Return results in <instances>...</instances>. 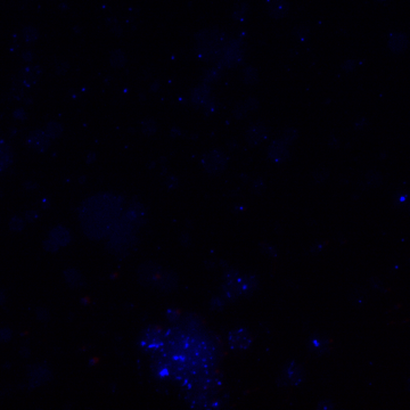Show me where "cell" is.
Wrapping results in <instances>:
<instances>
[{
	"mask_svg": "<svg viewBox=\"0 0 410 410\" xmlns=\"http://www.w3.org/2000/svg\"><path fill=\"white\" fill-rule=\"evenodd\" d=\"M376 1H378V2H384V1H386V0H376Z\"/></svg>",
	"mask_w": 410,
	"mask_h": 410,
	"instance_id": "obj_44",
	"label": "cell"
},
{
	"mask_svg": "<svg viewBox=\"0 0 410 410\" xmlns=\"http://www.w3.org/2000/svg\"><path fill=\"white\" fill-rule=\"evenodd\" d=\"M328 348H329V342L321 336L316 337V339H312L309 342L310 351L317 353V355H322V353L327 352Z\"/></svg>",
	"mask_w": 410,
	"mask_h": 410,
	"instance_id": "obj_20",
	"label": "cell"
},
{
	"mask_svg": "<svg viewBox=\"0 0 410 410\" xmlns=\"http://www.w3.org/2000/svg\"><path fill=\"white\" fill-rule=\"evenodd\" d=\"M382 182H383V177L381 173L377 172V171H369V172H367L363 176L361 184L363 187H366V188H375V187H378Z\"/></svg>",
	"mask_w": 410,
	"mask_h": 410,
	"instance_id": "obj_18",
	"label": "cell"
},
{
	"mask_svg": "<svg viewBox=\"0 0 410 410\" xmlns=\"http://www.w3.org/2000/svg\"><path fill=\"white\" fill-rule=\"evenodd\" d=\"M317 408L322 409V410H330V409L335 408V405H334L330 400H328V399H325V400L319 402Z\"/></svg>",
	"mask_w": 410,
	"mask_h": 410,
	"instance_id": "obj_33",
	"label": "cell"
},
{
	"mask_svg": "<svg viewBox=\"0 0 410 410\" xmlns=\"http://www.w3.org/2000/svg\"><path fill=\"white\" fill-rule=\"evenodd\" d=\"M267 127L262 122H256L251 125L246 132V140L251 146H257L267 139Z\"/></svg>",
	"mask_w": 410,
	"mask_h": 410,
	"instance_id": "obj_10",
	"label": "cell"
},
{
	"mask_svg": "<svg viewBox=\"0 0 410 410\" xmlns=\"http://www.w3.org/2000/svg\"><path fill=\"white\" fill-rule=\"evenodd\" d=\"M177 282H178V278H177L176 273L162 270L161 275L158 276V278L155 284H156L162 291H172L173 288L177 286Z\"/></svg>",
	"mask_w": 410,
	"mask_h": 410,
	"instance_id": "obj_14",
	"label": "cell"
},
{
	"mask_svg": "<svg viewBox=\"0 0 410 410\" xmlns=\"http://www.w3.org/2000/svg\"><path fill=\"white\" fill-rule=\"evenodd\" d=\"M259 248H260L261 252L263 253L264 256H267L269 257H276L277 256V249L273 245L269 244L268 242L260 243Z\"/></svg>",
	"mask_w": 410,
	"mask_h": 410,
	"instance_id": "obj_26",
	"label": "cell"
},
{
	"mask_svg": "<svg viewBox=\"0 0 410 410\" xmlns=\"http://www.w3.org/2000/svg\"><path fill=\"white\" fill-rule=\"evenodd\" d=\"M48 312L45 309H38V318L41 319V320H47L48 319Z\"/></svg>",
	"mask_w": 410,
	"mask_h": 410,
	"instance_id": "obj_40",
	"label": "cell"
},
{
	"mask_svg": "<svg viewBox=\"0 0 410 410\" xmlns=\"http://www.w3.org/2000/svg\"><path fill=\"white\" fill-rule=\"evenodd\" d=\"M321 251V244H319V243H316V244H313L311 246V252L312 253H318Z\"/></svg>",
	"mask_w": 410,
	"mask_h": 410,
	"instance_id": "obj_41",
	"label": "cell"
},
{
	"mask_svg": "<svg viewBox=\"0 0 410 410\" xmlns=\"http://www.w3.org/2000/svg\"><path fill=\"white\" fill-rule=\"evenodd\" d=\"M203 166L208 173L216 174L220 173L226 168L227 157L226 155L219 151H212L203 157Z\"/></svg>",
	"mask_w": 410,
	"mask_h": 410,
	"instance_id": "obj_5",
	"label": "cell"
},
{
	"mask_svg": "<svg viewBox=\"0 0 410 410\" xmlns=\"http://www.w3.org/2000/svg\"><path fill=\"white\" fill-rule=\"evenodd\" d=\"M265 191V184L262 179H256L252 185V192L256 195H260Z\"/></svg>",
	"mask_w": 410,
	"mask_h": 410,
	"instance_id": "obj_30",
	"label": "cell"
},
{
	"mask_svg": "<svg viewBox=\"0 0 410 410\" xmlns=\"http://www.w3.org/2000/svg\"><path fill=\"white\" fill-rule=\"evenodd\" d=\"M241 276L237 277V278H230L226 279V283L223 284V294H225L227 300H230V301H234L239 296L243 295V290L241 285Z\"/></svg>",
	"mask_w": 410,
	"mask_h": 410,
	"instance_id": "obj_13",
	"label": "cell"
},
{
	"mask_svg": "<svg viewBox=\"0 0 410 410\" xmlns=\"http://www.w3.org/2000/svg\"><path fill=\"white\" fill-rule=\"evenodd\" d=\"M243 79H244V82L246 85H256V83L259 81V73H257V70L253 66H248L244 70V73H243Z\"/></svg>",
	"mask_w": 410,
	"mask_h": 410,
	"instance_id": "obj_22",
	"label": "cell"
},
{
	"mask_svg": "<svg viewBox=\"0 0 410 410\" xmlns=\"http://www.w3.org/2000/svg\"><path fill=\"white\" fill-rule=\"evenodd\" d=\"M11 161H13V154L9 146L0 140V171L8 168Z\"/></svg>",
	"mask_w": 410,
	"mask_h": 410,
	"instance_id": "obj_19",
	"label": "cell"
},
{
	"mask_svg": "<svg viewBox=\"0 0 410 410\" xmlns=\"http://www.w3.org/2000/svg\"><path fill=\"white\" fill-rule=\"evenodd\" d=\"M409 46V39L405 33L402 32H394L389 37L387 40V47L392 52L396 54H400L404 52Z\"/></svg>",
	"mask_w": 410,
	"mask_h": 410,
	"instance_id": "obj_12",
	"label": "cell"
},
{
	"mask_svg": "<svg viewBox=\"0 0 410 410\" xmlns=\"http://www.w3.org/2000/svg\"><path fill=\"white\" fill-rule=\"evenodd\" d=\"M23 221L21 219H18V218H15L13 221L10 222V228L13 230H21V229H23Z\"/></svg>",
	"mask_w": 410,
	"mask_h": 410,
	"instance_id": "obj_38",
	"label": "cell"
},
{
	"mask_svg": "<svg viewBox=\"0 0 410 410\" xmlns=\"http://www.w3.org/2000/svg\"><path fill=\"white\" fill-rule=\"evenodd\" d=\"M227 38L220 29H207L196 36V49L204 60H214L222 56Z\"/></svg>",
	"mask_w": 410,
	"mask_h": 410,
	"instance_id": "obj_2",
	"label": "cell"
},
{
	"mask_svg": "<svg viewBox=\"0 0 410 410\" xmlns=\"http://www.w3.org/2000/svg\"><path fill=\"white\" fill-rule=\"evenodd\" d=\"M228 343L233 350H246L252 344V335L246 328L234 329L228 334Z\"/></svg>",
	"mask_w": 410,
	"mask_h": 410,
	"instance_id": "obj_4",
	"label": "cell"
},
{
	"mask_svg": "<svg viewBox=\"0 0 410 410\" xmlns=\"http://www.w3.org/2000/svg\"><path fill=\"white\" fill-rule=\"evenodd\" d=\"M223 307H225V301H223L222 298H213L211 300V309H213L215 311H220L223 309Z\"/></svg>",
	"mask_w": 410,
	"mask_h": 410,
	"instance_id": "obj_31",
	"label": "cell"
},
{
	"mask_svg": "<svg viewBox=\"0 0 410 410\" xmlns=\"http://www.w3.org/2000/svg\"><path fill=\"white\" fill-rule=\"evenodd\" d=\"M370 284H371V286H373V288H375V290H379V291H384V286H383V284L379 282V280L377 279V278H371L370 279Z\"/></svg>",
	"mask_w": 410,
	"mask_h": 410,
	"instance_id": "obj_39",
	"label": "cell"
},
{
	"mask_svg": "<svg viewBox=\"0 0 410 410\" xmlns=\"http://www.w3.org/2000/svg\"><path fill=\"white\" fill-rule=\"evenodd\" d=\"M250 109L246 105V102H239L236 105V107L234 109V115L237 117V119H244V117L248 115Z\"/></svg>",
	"mask_w": 410,
	"mask_h": 410,
	"instance_id": "obj_28",
	"label": "cell"
},
{
	"mask_svg": "<svg viewBox=\"0 0 410 410\" xmlns=\"http://www.w3.org/2000/svg\"><path fill=\"white\" fill-rule=\"evenodd\" d=\"M306 378V371L301 364L295 361H290L284 367L282 376L279 379L283 382V386L292 385L299 386Z\"/></svg>",
	"mask_w": 410,
	"mask_h": 410,
	"instance_id": "obj_3",
	"label": "cell"
},
{
	"mask_svg": "<svg viewBox=\"0 0 410 410\" xmlns=\"http://www.w3.org/2000/svg\"><path fill=\"white\" fill-rule=\"evenodd\" d=\"M44 246H45L46 250L51 251V252H56V251L59 249V245L56 244V243L54 241H52L51 238H49L47 242H45Z\"/></svg>",
	"mask_w": 410,
	"mask_h": 410,
	"instance_id": "obj_34",
	"label": "cell"
},
{
	"mask_svg": "<svg viewBox=\"0 0 410 410\" xmlns=\"http://www.w3.org/2000/svg\"><path fill=\"white\" fill-rule=\"evenodd\" d=\"M121 203L113 195H97L83 204L80 218L88 236L104 237L119 222Z\"/></svg>",
	"mask_w": 410,
	"mask_h": 410,
	"instance_id": "obj_1",
	"label": "cell"
},
{
	"mask_svg": "<svg viewBox=\"0 0 410 410\" xmlns=\"http://www.w3.org/2000/svg\"><path fill=\"white\" fill-rule=\"evenodd\" d=\"M219 77V73L218 72H215L214 70H212L211 72H208V75L206 77L207 80H214Z\"/></svg>",
	"mask_w": 410,
	"mask_h": 410,
	"instance_id": "obj_42",
	"label": "cell"
},
{
	"mask_svg": "<svg viewBox=\"0 0 410 410\" xmlns=\"http://www.w3.org/2000/svg\"><path fill=\"white\" fill-rule=\"evenodd\" d=\"M294 34L296 38H299V39H306L308 37V34H309V28H307V26H300V28H296Z\"/></svg>",
	"mask_w": 410,
	"mask_h": 410,
	"instance_id": "obj_32",
	"label": "cell"
},
{
	"mask_svg": "<svg viewBox=\"0 0 410 410\" xmlns=\"http://www.w3.org/2000/svg\"><path fill=\"white\" fill-rule=\"evenodd\" d=\"M163 332L161 329L156 327L147 329L145 334H144V337L142 340L143 347L146 349V350H156L159 347L163 345Z\"/></svg>",
	"mask_w": 410,
	"mask_h": 410,
	"instance_id": "obj_9",
	"label": "cell"
},
{
	"mask_svg": "<svg viewBox=\"0 0 410 410\" xmlns=\"http://www.w3.org/2000/svg\"><path fill=\"white\" fill-rule=\"evenodd\" d=\"M239 280H241L243 295L252 294L253 292L256 290L257 285H259L257 278L254 275H245L241 277Z\"/></svg>",
	"mask_w": 410,
	"mask_h": 410,
	"instance_id": "obj_17",
	"label": "cell"
},
{
	"mask_svg": "<svg viewBox=\"0 0 410 410\" xmlns=\"http://www.w3.org/2000/svg\"><path fill=\"white\" fill-rule=\"evenodd\" d=\"M51 377V371L45 367H34L30 373V381L32 385H40Z\"/></svg>",
	"mask_w": 410,
	"mask_h": 410,
	"instance_id": "obj_16",
	"label": "cell"
},
{
	"mask_svg": "<svg viewBox=\"0 0 410 410\" xmlns=\"http://www.w3.org/2000/svg\"><path fill=\"white\" fill-rule=\"evenodd\" d=\"M166 317L170 321H177L180 318V312L176 309H169L166 312Z\"/></svg>",
	"mask_w": 410,
	"mask_h": 410,
	"instance_id": "obj_36",
	"label": "cell"
},
{
	"mask_svg": "<svg viewBox=\"0 0 410 410\" xmlns=\"http://www.w3.org/2000/svg\"><path fill=\"white\" fill-rule=\"evenodd\" d=\"M64 276H65V279L68 283V285L72 287H80L83 285L82 275L77 270V269H73V268L66 269V270L64 271Z\"/></svg>",
	"mask_w": 410,
	"mask_h": 410,
	"instance_id": "obj_21",
	"label": "cell"
},
{
	"mask_svg": "<svg viewBox=\"0 0 410 410\" xmlns=\"http://www.w3.org/2000/svg\"><path fill=\"white\" fill-rule=\"evenodd\" d=\"M342 68H343V70L347 71V72H352L356 68V62L353 59H348L347 62L343 63Z\"/></svg>",
	"mask_w": 410,
	"mask_h": 410,
	"instance_id": "obj_37",
	"label": "cell"
},
{
	"mask_svg": "<svg viewBox=\"0 0 410 410\" xmlns=\"http://www.w3.org/2000/svg\"><path fill=\"white\" fill-rule=\"evenodd\" d=\"M246 105H248V107L250 109V112H253L256 111V109L259 108V102L256 98L253 97H250L248 101H246Z\"/></svg>",
	"mask_w": 410,
	"mask_h": 410,
	"instance_id": "obj_35",
	"label": "cell"
},
{
	"mask_svg": "<svg viewBox=\"0 0 410 410\" xmlns=\"http://www.w3.org/2000/svg\"><path fill=\"white\" fill-rule=\"evenodd\" d=\"M350 298L352 299L353 303H356V305H361L364 301V299H366V292H363L361 288L357 287L350 294Z\"/></svg>",
	"mask_w": 410,
	"mask_h": 410,
	"instance_id": "obj_27",
	"label": "cell"
},
{
	"mask_svg": "<svg viewBox=\"0 0 410 410\" xmlns=\"http://www.w3.org/2000/svg\"><path fill=\"white\" fill-rule=\"evenodd\" d=\"M267 11L272 18L280 20L290 11V3L286 0H269L267 2Z\"/></svg>",
	"mask_w": 410,
	"mask_h": 410,
	"instance_id": "obj_11",
	"label": "cell"
},
{
	"mask_svg": "<svg viewBox=\"0 0 410 410\" xmlns=\"http://www.w3.org/2000/svg\"><path fill=\"white\" fill-rule=\"evenodd\" d=\"M51 238L59 246H65L71 242L72 236L70 230L63 226H57L51 230Z\"/></svg>",
	"mask_w": 410,
	"mask_h": 410,
	"instance_id": "obj_15",
	"label": "cell"
},
{
	"mask_svg": "<svg viewBox=\"0 0 410 410\" xmlns=\"http://www.w3.org/2000/svg\"><path fill=\"white\" fill-rule=\"evenodd\" d=\"M3 301H5V295H3L1 292H0V305H1Z\"/></svg>",
	"mask_w": 410,
	"mask_h": 410,
	"instance_id": "obj_43",
	"label": "cell"
},
{
	"mask_svg": "<svg viewBox=\"0 0 410 410\" xmlns=\"http://www.w3.org/2000/svg\"><path fill=\"white\" fill-rule=\"evenodd\" d=\"M329 176V171L324 168V166H320V168H317L316 170L313 171L312 173V177H313V180L317 182V184H321V182H324L327 180V178Z\"/></svg>",
	"mask_w": 410,
	"mask_h": 410,
	"instance_id": "obj_25",
	"label": "cell"
},
{
	"mask_svg": "<svg viewBox=\"0 0 410 410\" xmlns=\"http://www.w3.org/2000/svg\"><path fill=\"white\" fill-rule=\"evenodd\" d=\"M244 56V49L241 41H233V43L227 44L225 51L221 56V63L225 66L231 67L236 64L241 63Z\"/></svg>",
	"mask_w": 410,
	"mask_h": 410,
	"instance_id": "obj_6",
	"label": "cell"
},
{
	"mask_svg": "<svg viewBox=\"0 0 410 410\" xmlns=\"http://www.w3.org/2000/svg\"><path fill=\"white\" fill-rule=\"evenodd\" d=\"M298 137H299V132H298V130H296V129L287 128L286 130H284L280 140H282V142H284L288 146V145H291L292 143H294L295 140L298 139Z\"/></svg>",
	"mask_w": 410,
	"mask_h": 410,
	"instance_id": "obj_24",
	"label": "cell"
},
{
	"mask_svg": "<svg viewBox=\"0 0 410 410\" xmlns=\"http://www.w3.org/2000/svg\"><path fill=\"white\" fill-rule=\"evenodd\" d=\"M162 269L154 262H146L139 267L138 276L142 284L150 286L156 283L158 276L161 275Z\"/></svg>",
	"mask_w": 410,
	"mask_h": 410,
	"instance_id": "obj_7",
	"label": "cell"
},
{
	"mask_svg": "<svg viewBox=\"0 0 410 410\" xmlns=\"http://www.w3.org/2000/svg\"><path fill=\"white\" fill-rule=\"evenodd\" d=\"M186 325L191 330H199L201 327V319L196 316H189L186 319Z\"/></svg>",
	"mask_w": 410,
	"mask_h": 410,
	"instance_id": "obj_29",
	"label": "cell"
},
{
	"mask_svg": "<svg viewBox=\"0 0 410 410\" xmlns=\"http://www.w3.org/2000/svg\"><path fill=\"white\" fill-rule=\"evenodd\" d=\"M208 96H210V90L206 87H199L194 91L193 100L196 104H204V102H207Z\"/></svg>",
	"mask_w": 410,
	"mask_h": 410,
	"instance_id": "obj_23",
	"label": "cell"
},
{
	"mask_svg": "<svg viewBox=\"0 0 410 410\" xmlns=\"http://www.w3.org/2000/svg\"><path fill=\"white\" fill-rule=\"evenodd\" d=\"M268 157L275 163H283L290 157L287 145L282 140H275L268 147Z\"/></svg>",
	"mask_w": 410,
	"mask_h": 410,
	"instance_id": "obj_8",
	"label": "cell"
}]
</instances>
